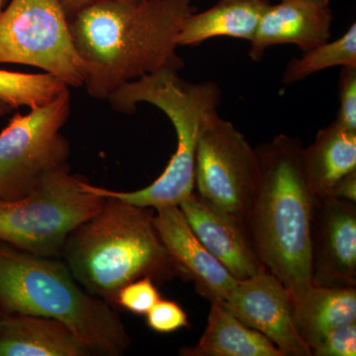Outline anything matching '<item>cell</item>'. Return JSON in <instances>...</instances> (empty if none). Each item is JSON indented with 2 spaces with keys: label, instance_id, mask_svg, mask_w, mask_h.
<instances>
[{
  "label": "cell",
  "instance_id": "obj_1",
  "mask_svg": "<svg viewBox=\"0 0 356 356\" xmlns=\"http://www.w3.org/2000/svg\"><path fill=\"white\" fill-rule=\"evenodd\" d=\"M193 0H104L69 19L86 67L83 86L95 99H108L124 84L159 70L184 69L177 35L195 13Z\"/></svg>",
  "mask_w": 356,
  "mask_h": 356
},
{
  "label": "cell",
  "instance_id": "obj_2",
  "mask_svg": "<svg viewBox=\"0 0 356 356\" xmlns=\"http://www.w3.org/2000/svg\"><path fill=\"white\" fill-rule=\"evenodd\" d=\"M301 140L276 136L255 147L259 177L245 226L264 267L296 304L313 285L311 222L315 196L302 165Z\"/></svg>",
  "mask_w": 356,
  "mask_h": 356
},
{
  "label": "cell",
  "instance_id": "obj_3",
  "mask_svg": "<svg viewBox=\"0 0 356 356\" xmlns=\"http://www.w3.org/2000/svg\"><path fill=\"white\" fill-rule=\"evenodd\" d=\"M105 198L102 210L74 229L63 248L77 282L93 296L114 302L122 287L139 278L156 284L184 280L156 232L153 208Z\"/></svg>",
  "mask_w": 356,
  "mask_h": 356
},
{
  "label": "cell",
  "instance_id": "obj_4",
  "mask_svg": "<svg viewBox=\"0 0 356 356\" xmlns=\"http://www.w3.org/2000/svg\"><path fill=\"white\" fill-rule=\"evenodd\" d=\"M0 310L63 323L92 355H123L131 341L108 302L93 296L67 264L0 242Z\"/></svg>",
  "mask_w": 356,
  "mask_h": 356
},
{
  "label": "cell",
  "instance_id": "obj_5",
  "mask_svg": "<svg viewBox=\"0 0 356 356\" xmlns=\"http://www.w3.org/2000/svg\"><path fill=\"white\" fill-rule=\"evenodd\" d=\"M115 111L132 114L140 103H149L163 112L177 133V149L165 172L153 184L140 191H110L88 184L89 191L102 197L158 208L178 206L195 189V159L204 125L217 113L222 91L214 81L193 83L177 70H163L124 84L109 96Z\"/></svg>",
  "mask_w": 356,
  "mask_h": 356
},
{
  "label": "cell",
  "instance_id": "obj_6",
  "mask_svg": "<svg viewBox=\"0 0 356 356\" xmlns=\"http://www.w3.org/2000/svg\"><path fill=\"white\" fill-rule=\"evenodd\" d=\"M88 184L65 168L44 178L23 197L0 199V242L40 257L62 254L70 234L106 201Z\"/></svg>",
  "mask_w": 356,
  "mask_h": 356
},
{
  "label": "cell",
  "instance_id": "obj_7",
  "mask_svg": "<svg viewBox=\"0 0 356 356\" xmlns=\"http://www.w3.org/2000/svg\"><path fill=\"white\" fill-rule=\"evenodd\" d=\"M0 64L29 65L81 88L86 67L58 0H10L0 13Z\"/></svg>",
  "mask_w": 356,
  "mask_h": 356
},
{
  "label": "cell",
  "instance_id": "obj_8",
  "mask_svg": "<svg viewBox=\"0 0 356 356\" xmlns=\"http://www.w3.org/2000/svg\"><path fill=\"white\" fill-rule=\"evenodd\" d=\"M69 89L48 104L15 114L0 132V199L15 200L51 173L69 168L70 145L60 130L69 119Z\"/></svg>",
  "mask_w": 356,
  "mask_h": 356
},
{
  "label": "cell",
  "instance_id": "obj_9",
  "mask_svg": "<svg viewBox=\"0 0 356 356\" xmlns=\"http://www.w3.org/2000/svg\"><path fill=\"white\" fill-rule=\"evenodd\" d=\"M259 177V159L231 122L213 114L199 137L195 188L199 195L245 221Z\"/></svg>",
  "mask_w": 356,
  "mask_h": 356
},
{
  "label": "cell",
  "instance_id": "obj_10",
  "mask_svg": "<svg viewBox=\"0 0 356 356\" xmlns=\"http://www.w3.org/2000/svg\"><path fill=\"white\" fill-rule=\"evenodd\" d=\"M222 304L243 324L273 341L283 355L313 356L295 324L289 292L267 269L238 281Z\"/></svg>",
  "mask_w": 356,
  "mask_h": 356
},
{
  "label": "cell",
  "instance_id": "obj_11",
  "mask_svg": "<svg viewBox=\"0 0 356 356\" xmlns=\"http://www.w3.org/2000/svg\"><path fill=\"white\" fill-rule=\"evenodd\" d=\"M311 264L313 285L356 287L355 203L336 197H315Z\"/></svg>",
  "mask_w": 356,
  "mask_h": 356
},
{
  "label": "cell",
  "instance_id": "obj_12",
  "mask_svg": "<svg viewBox=\"0 0 356 356\" xmlns=\"http://www.w3.org/2000/svg\"><path fill=\"white\" fill-rule=\"evenodd\" d=\"M178 207L198 240L236 280H248L266 269L242 218L217 207L197 192Z\"/></svg>",
  "mask_w": 356,
  "mask_h": 356
},
{
  "label": "cell",
  "instance_id": "obj_13",
  "mask_svg": "<svg viewBox=\"0 0 356 356\" xmlns=\"http://www.w3.org/2000/svg\"><path fill=\"white\" fill-rule=\"evenodd\" d=\"M154 210L156 232L184 280L193 281L196 291L208 301L224 302L238 280L204 247L178 206Z\"/></svg>",
  "mask_w": 356,
  "mask_h": 356
},
{
  "label": "cell",
  "instance_id": "obj_14",
  "mask_svg": "<svg viewBox=\"0 0 356 356\" xmlns=\"http://www.w3.org/2000/svg\"><path fill=\"white\" fill-rule=\"evenodd\" d=\"M332 19L330 0H280L262 16L248 55L259 62L267 49L277 44L311 50L331 38Z\"/></svg>",
  "mask_w": 356,
  "mask_h": 356
},
{
  "label": "cell",
  "instance_id": "obj_15",
  "mask_svg": "<svg viewBox=\"0 0 356 356\" xmlns=\"http://www.w3.org/2000/svg\"><path fill=\"white\" fill-rule=\"evenodd\" d=\"M90 350L54 318L0 316V356H88Z\"/></svg>",
  "mask_w": 356,
  "mask_h": 356
},
{
  "label": "cell",
  "instance_id": "obj_16",
  "mask_svg": "<svg viewBox=\"0 0 356 356\" xmlns=\"http://www.w3.org/2000/svg\"><path fill=\"white\" fill-rule=\"evenodd\" d=\"M302 165L315 197H331L343 178L356 170V132L336 121L302 149Z\"/></svg>",
  "mask_w": 356,
  "mask_h": 356
},
{
  "label": "cell",
  "instance_id": "obj_17",
  "mask_svg": "<svg viewBox=\"0 0 356 356\" xmlns=\"http://www.w3.org/2000/svg\"><path fill=\"white\" fill-rule=\"evenodd\" d=\"M269 0H218L203 13H191L178 33V47L197 46L216 37L252 42Z\"/></svg>",
  "mask_w": 356,
  "mask_h": 356
},
{
  "label": "cell",
  "instance_id": "obj_18",
  "mask_svg": "<svg viewBox=\"0 0 356 356\" xmlns=\"http://www.w3.org/2000/svg\"><path fill=\"white\" fill-rule=\"evenodd\" d=\"M208 324L195 346L184 348V356H284L261 332L243 324L222 302H210Z\"/></svg>",
  "mask_w": 356,
  "mask_h": 356
},
{
  "label": "cell",
  "instance_id": "obj_19",
  "mask_svg": "<svg viewBox=\"0 0 356 356\" xmlns=\"http://www.w3.org/2000/svg\"><path fill=\"white\" fill-rule=\"evenodd\" d=\"M295 324L311 350L330 332L356 322V287L312 285L294 304Z\"/></svg>",
  "mask_w": 356,
  "mask_h": 356
},
{
  "label": "cell",
  "instance_id": "obj_20",
  "mask_svg": "<svg viewBox=\"0 0 356 356\" xmlns=\"http://www.w3.org/2000/svg\"><path fill=\"white\" fill-rule=\"evenodd\" d=\"M336 67H356V24L350 25L343 36L334 42H325L304 51L298 58L288 63L282 81L291 84L312 74Z\"/></svg>",
  "mask_w": 356,
  "mask_h": 356
},
{
  "label": "cell",
  "instance_id": "obj_21",
  "mask_svg": "<svg viewBox=\"0 0 356 356\" xmlns=\"http://www.w3.org/2000/svg\"><path fill=\"white\" fill-rule=\"evenodd\" d=\"M69 86L50 74H23L0 69V99L13 109L38 108L48 104Z\"/></svg>",
  "mask_w": 356,
  "mask_h": 356
},
{
  "label": "cell",
  "instance_id": "obj_22",
  "mask_svg": "<svg viewBox=\"0 0 356 356\" xmlns=\"http://www.w3.org/2000/svg\"><path fill=\"white\" fill-rule=\"evenodd\" d=\"M158 287L149 277L128 283L117 292L114 303L137 315H147L161 300Z\"/></svg>",
  "mask_w": 356,
  "mask_h": 356
},
{
  "label": "cell",
  "instance_id": "obj_23",
  "mask_svg": "<svg viewBox=\"0 0 356 356\" xmlns=\"http://www.w3.org/2000/svg\"><path fill=\"white\" fill-rule=\"evenodd\" d=\"M149 329L161 334H170L188 327V318L184 309L170 300H159L147 314Z\"/></svg>",
  "mask_w": 356,
  "mask_h": 356
},
{
  "label": "cell",
  "instance_id": "obj_24",
  "mask_svg": "<svg viewBox=\"0 0 356 356\" xmlns=\"http://www.w3.org/2000/svg\"><path fill=\"white\" fill-rule=\"evenodd\" d=\"M339 109L336 121L356 132V67H343L339 81Z\"/></svg>",
  "mask_w": 356,
  "mask_h": 356
},
{
  "label": "cell",
  "instance_id": "obj_25",
  "mask_svg": "<svg viewBox=\"0 0 356 356\" xmlns=\"http://www.w3.org/2000/svg\"><path fill=\"white\" fill-rule=\"evenodd\" d=\"M314 356H355L356 322L337 327L312 348Z\"/></svg>",
  "mask_w": 356,
  "mask_h": 356
},
{
  "label": "cell",
  "instance_id": "obj_26",
  "mask_svg": "<svg viewBox=\"0 0 356 356\" xmlns=\"http://www.w3.org/2000/svg\"><path fill=\"white\" fill-rule=\"evenodd\" d=\"M331 197L346 199L356 203V170L341 180L332 191Z\"/></svg>",
  "mask_w": 356,
  "mask_h": 356
},
{
  "label": "cell",
  "instance_id": "obj_27",
  "mask_svg": "<svg viewBox=\"0 0 356 356\" xmlns=\"http://www.w3.org/2000/svg\"><path fill=\"white\" fill-rule=\"evenodd\" d=\"M100 1H104V0H58L67 19H70L79 11L83 10L86 7Z\"/></svg>",
  "mask_w": 356,
  "mask_h": 356
},
{
  "label": "cell",
  "instance_id": "obj_28",
  "mask_svg": "<svg viewBox=\"0 0 356 356\" xmlns=\"http://www.w3.org/2000/svg\"><path fill=\"white\" fill-rule=\"evenodd\" d=\"M13 108L11 106H9L7 103L2 102L0 99V117L4 116V115L10 113L13 111Z\"/></svg>",
  "mask_w": 356,
  "mask_h": 356
},
{
  "label": "cell",
  "instance_id": "obj_29",
  "mask_svg": "<svg viewBox=\"0 0 356 356\" xmlns=\"http://www.w3.org/2000/svg\"><path fill=\"white\" fill-rule=\"evenodd\" d=\"M6 1L7 0H0V4H1V6H4V3H6Z\"/></svg>",
  "mask_w": 356,
  "mask_h": 356
},
{
  "label": "cell",
  "instance_id": "obj_30",
  "mask_svg": "<svg viewBox=\"0 0 356 356\" xmlns=\"http://www.w3.org/2000/svg\"><path fill=\"white\" fill-rule=\"evenodd\" d=\"M2 8H3V6H1V4H0V13H1Z\"/></svg>",
  "mask_w": 356,
  "mask_h": 356
},
{
  "label": "cell",
  "instance_id": "obj_31",
  "mask_svg": "<svg viewBox=\"0 0 356 356\" xmlns=\"http://www.w3.org/2000/svg\"><path fill=\"white\" fill-rule=\"evenodd\" d=\"M1 315H2V312H1V310H0V316H1Z\"/></svg>",
  "mask_w": 356,
  "mask_h": 356
}]
</instances>
